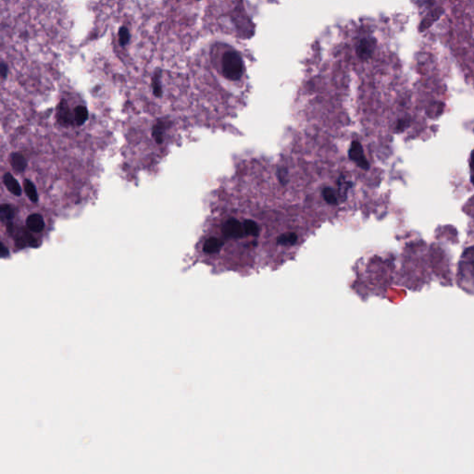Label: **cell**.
Returning a JSON list of instances; mask_svg holds the SVG:
<instances>
[{"mask_svg":"<svg viewBox=\"0 0 474 474\" xmlns=\"http://www.w3.org/2000/svg\"><path fill=\"white\" fill-rule=\"evenodd\" d=\"M222 74L226 79L236 81L241 78L244 73V62L240 54L235 51H226L221 60Z\"/></svg>","mask_w":474,"mask_h":474,"instance_id":"1","label":"cell"},{"mask_svg":"<svg viewBox=\"0 0 474 474\" xmlns=\"http://www.w3.org/2000/svg\"><path fill=\"white\" fill-rule=\"evenodd\" d=\"M221 234H222L221 239L223 240L224 244L227 240L236 241V240L244 239L245 232H244L241 220L235 219V218L227 219L221 228Z\"/></svg>","mask_w":474,"mask_h":474,"instance_id":"2","label":"cell"},{"mask_svg":"<svg viewBox=\"0 0 474 474\" xmlns=\"http://www.w3.org/2000/svg\"><path fill=\"white\" fill-rule=\"evenodd\" d=\"M349 158L362 169L367 170L369 167V162L364 155L363 148L361 147V145L357 141H354L351 144V147L349 149Z\"/></svg>","mask_w":474,"mask_h":474,"instance_id":"3","label":"cell"},{"mask_svg":"<svg viewBox=\"0 0 474 474\" xmlns=\"http://www.w3.org/2000/svg\"><path fill=\"white\" fill-rule=\"evenodd\" d=\"M376 41L374 38H365L362 39L357 48V54L361 59H367L370 58L374 54Z\"/></svg>","mask_w":474,"mask_h":474,"instance_id":"4","label":"cell"},{"mask_svg":"<svg viewBox=\"0 0 474 474\" xmlns=\"http://www.w3.org/2000/svg\"><path fill=\"white\" fill-rule=\"evenodd\" d=\"M225 244L223 240L219 237L211 236L206 240L204 245H203V251L206 254L209 255H213V254L219 253V251L221 248H223Z\"/></svg>","mask_w":474,"mask_h":474,"instance_id":"5","label":"cell"},{"mask_svg":"<svg viewBox=\"0 0 474 474\" xmlns=\"http://www.w3.org/2000/svg\"><path fill=\"white\" fill-rule=\"evenodd\" d=\"M26 225L30 232L38 233V232H42L43 230H44L45 222H44V219H43L41 215L33 213V214H31L30 216H28V218H27Z\"/></svg>","mask_w":474,"mask_h":474,"instance_id":"6","label":"cell"},{"mask_svg":"<svg viewBox=\"0 0 474 474\" xmlns=\"http://www.w3.org/2000/svg\"><path fill=\"white\" fill-rule=\"evenodd\" d=\"M299 235L294 232H286L281 233L277 237V245L283 248H292L298 241Z\"/></svg>","mask_w":474,"mask_h":474,"instance_id":"7","label":"cell"},{"mask_svg":"<svg viewBox=\"0 0 474 474\" xmlns=\"http://www.w3.org/2000/svg\"><path fill=\"white\" fill-rule=\"evenodd\" d=\"M57 118L60 124L64 126H67L72 122V115L69 110L68 104L66 101L61 100V102L58 104V112H57Z\"/></svg>","mask_w":474,"mask_h":474,"instance_id":"8","label":"cell"},{"mask_svg":"<svg viewBox=\"0 0 474 474\" xmlns=\"http://www.w3.org/2000/svg\"><path fill=\"white\" fill-rule=\"evenodd\" d=\"M3 183L6 186V188L16 196H20L21 195V185L11 174H5L3 176Z\"/></svg>","mask_w":474,"mask_h":474,"instance_id":"9","label":"cell"},{"mask_svg":"<svg viewBox=\"0 0 474 474\" xmlns=\"http://www.w3.org/2000/svg\"><path fill=\"white\" fill-rule=\"evenodd\" d=\"M242 221L243 228H244V232H245V238L247 237H256L258 236L260 229L256 222L255 220H249L246 219Z\"/></svg>","mask_w":474,"mask_h":474,"instance_id":"10","label":"cell"},{"mask_svg":"<svg viewBox=\"0 0 474 474\" xmlns=\"http://www.w3.org/2000/svg\"><path fill=\"white\" fill-rule=\"evenodd\" d=\"M11 164L17 173H22L26 169L27 161L21 153H13L11 156Z\"/></svg>","mask_w":474,"mask_h":474,"instance_id":"11","label":"cell"},{"mask_svg":"<svg viewBox=\"0 0 474 474\" xmlns=\"http://www.w3.org/2000/svg\"><path fill=\"white\" fill-rule=\"evenodd\" d=\"M88 119V111L85 106H77L74 110V121L77 125L84 124Z\"/></svg>","mask_w":474,"mask_h":474,"instance_id":"12","label":"cell"},{"mask_svg":"<svg viewBox=\"0 0 474 474\" xmlns=\"http://www.w3.org/2000/svg\"><path fill=\"white\" fill-rule=\"evenodd\" d=\"M23 187H24V191L26 193L27 196L29 197V199L33 203H37V201H38V195H37L36 186L32 184V182L29 181V180H25L24 183H23Z\"/></svg>","mask_w":474,"mask_h":474,"instance_id":"13","label":"cell"},{"mask_svg":"<svg viewBox=\"0 0 474 474\" xmlns=\"http://www.w3.org/2000/svg\"><path fill=\"white\" fill-rule=\"evenodd\" d=\"M164 130H165L164 122H160V121H158L153 127L152 137L158 145L163 142Z\"/></svg>","mask_w":474,"mask_h":474,"instance_id":"14","label":"cell"},{"mask_svg":"<svg viewBox=\"0 0 474 474\" xmlns=\"http://www.w3.org/2000/svg\"><path fill=\"white\" fill-rule=\"evenodd\" d=\"M322 197L328 204H331V205L337 204V195L335 194L334 190L330 187H325L322 189Z\"/></svg>","mask_w":474,"mask_h":474,"instance_id":"15","label":"cell"},{"mask_svg":"<svg viewBox=\"0 0 474 474\" xmlns=\"http://www.w3.org/2000/svg\"><path fill=\"white\" fill-rule=\"evenodd\" d=\"M14 216V210L9 204H2L0 207V219L1 221H11Z\"/></svg>","mask_w":474,"mask_h":474,"instance_id":"16","label":"cell"},{"mask_svg":"<svg viewBox=\"0 0 474 474\" xmlns=\"http://www.w3.org/2000/svg\"><path fill=\"white\" fill-rule=\"evenodd\" d=\"M153 93L156 96L159 97L162 95V88L160 85V73H156L152 80Z\"/></svg>","mask_w":474,"mask_h":474,"instance_id":"17","label":"cell"},{"mask_svg":"<svg viewBox=\"0 0 474 474\" xmlns=\"http://www.w3.org/2000/svg\"><path fill=\"white\" fill-rule=\"evenodd\" d=\"M130 32L128 28L125 26H122L119 30V42L121 47H124L130 41Z\"/></svg>","mask_w":474,"mask_h":474,"instance_id":"18","label":"cell"},{"mask_svg":"<svg viewBox=\"0 0 474 474\" xmlns=\"http://www.w3.org/2000/svg\"><path fill=\"white\" fill-rule=\"evenodd\" d=\"M469 167H470V181H471L472 185H474V150L470 155Z\"/></svg>","mask_w":474,"mask_h":474,"instance_id":"19","label":"cell"},{"mask_svg":"<svg viewBox=\"0 0 474 474\" xmlns=\"http://www.w3.org/2000/svg\"><path fill=\"white\" fill-rule=\"evenodd\" d=\"M8 72H9L8 66L4 62H2V64H1V76H2V79H6V77L8 75Z\"/></svg>","mask_w":474,"mask_h":474,"instance_id":"20","label":"cell"},{"mask_svg":"<svg viewBox=\"0 0 474 474\" xmlns=\"http://www.w3.org/2000/svg\"><path fill=\"white\" fill-rule=\"evenodd\" d=\"M0 250H1V256H2V258H6V257L9 256V254H10L9 253V249L6 248L5 246H4V244H1V249H0Z\"/></svg>","mask_w":474,"mask_h":474,"instance_id":"21","label":"cell"}]
</instances>
